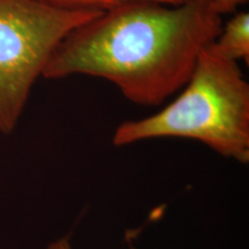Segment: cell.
<instances>
[{"mask_svg": "<svg viewBox=\"0 0 249 249\" xmlns=\"http://www.w3.org/2000/svg\"><path fill=\"white\" fill-rule=\"evenodd\" d=\"M222 27L213 0L121 5L71 30L42 76L99 77L134 104L158 107L186 85L201 51Z\"/></svg>", "mask_w": 249, "mask_h": 249, "instance_id": "obj_1", "label": "cell"}, {"mask_svg": "<svg viewBox=\"0 0 249 249\" xmlns=\"http://www.w3.org/2000/svg\"><path fill=\"white\" fill-rule=\"evenodd\" d=\"M180 95L150 117L126 120L114 130L116 147L155 139L198 141L224 158L249 163V85L238 61L213 42L202 50Z\"/></svg>", "mask_w": 249, "mask_h": 249, "instance_id": "obj_2", "label": "cell"}, {"mask_svg": "<svg viewBox=\"0 0 249 249\" xmlns=\"http://www.w3.org/2000/svg\"><path fill=\"white\" fill-rule=\"evenodd\" d=\"M98 14L36 0H0V132L9 134L17 127L34 83L59 43Z\"/></svg>", "mask_w": 249, "mask_h": 249, "instance_id": "obj_3", "label": "cell"}, {"mask_svg": "<svg viewBox=\"0 0 249 249\" xmlns=\"http://www.w3.org/2000/svg\"><path fill=\"white\" fill-rule=\"evenodd\" d=\"M214 48L230 60L249 62V14L239 12L222 27L219 35L213 42Z\"/></svg>", "mask_w": 249, "mask_h": 249, "instance_id": "obj_4", "label": "cell"}, {"mask_svg": "<svg viewBox=\"0 0 249 249\" xmlns=\"http://www.w3.org/2000/svg\"><path fill=\"white\" fill-rule=\"evenodd\" d=\"M42 4L51 6V7L65 9L73 12H103L110 11L112 8L119 7L121 5L130 4L138 1H154L161 4H181L185 0H36Z\"/></svg>", "mask_w": 249, "mask_h": 249, "instance_id": "obj_5", "label": "cell"}, {"mask_svg": "<svg viewBox=\"0 0 249 249\" xmlns=\"http://www.w3.org/2000/svg\"><path fill=\"white\" fill-rule=\"evenodd\" d=\"M248 0H213L216 11L220 15L234 13L239 6L245 5Z\"/></svg>", "mask_w": 249, "mask_h": 249, "instance_id": "obj_6", "label": "cell"}, {"mask_svg": "<svg viewBox=\"0 0 249 249\" xmlns=\"http://www.w3.org/2000/svg\"><path fill=\"white\" fill-rule=\"evenodd\" d=\"M46 249H74V248L73 246H71L70 238H68V236H64V238L58 239V240L52 241Z\"/></svg>", "mask_w": 249, "mask_h": 249, "instance_id": "obj_7", "label": "cell"}]
</instances>
